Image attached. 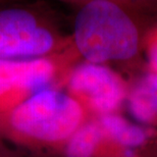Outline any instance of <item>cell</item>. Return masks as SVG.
<instances>
[{
  "instance_id": "cell-1",
  "label": "cell",
  "mask_w": 157,
  "mask_h": 157,
  "mask_svg": "<svg viewBox=\"0 0 157 157\" xmlns=\"http://www.w3.org/2000/svg\"><path fill=\"white\" fill-rule=\"evenodd\" d=\"M76 47L88 62L128 60L139 50V32L117 3L92 0L82 6L75 21Z\"/></svg>"
},
{
  "instance_id": "cell-2",
  "label": "cell",
  "mask_w": 157,
  "mask_h": 157,
  "mask_svg": "<svg viewBox=\"0 0 157 157\" xmlns=\"http://www.w3.org/2000/svg\"><path fill=\"white\" fill-rule=\"evenodd\" d=\"M85 108L70 94L44 89L15 105L8 117L15 134L43 143L67 141L84 124Z\"/></svg>"
},
{
  "instance_id": "cell-3",
  "label": "cell",
  "mask_w": 157,
  "mask_h": 157,
  "mask_svg": "<svg viewBox=\"0 0 157 157\" xmlns=\"http://www.w3.org/2000/svg\"><path fill=\"white\" fill-rule=\"evenodd\" d=\"M54 46L52 33L30 11L21 8L0 10V59L40 58Z\"/></svg>"
},
{
  "instance_id": "cell-4",
  "label": "cell",
  "mask_w": 157,
  "mask_h": 157,
  "mask_svg": "<svg viewBox=\"0 0 157 157\" xmlns=\"http://www.w3.org/2000/svg\"><path fill=\"white\" fill-rule=\"evenodd\" d=\"M68 90L82 105L100 114L113 113L125 97L121 77L103 64L85 62L68 78Z\"/></svg>"
},
{
  "instance_id": "cell-5",
  "label": "cell",
  "mask_w": 157,
  "mask_h": 157,
  "mask_svg": "<svg viewBox=\"0 0 157 157\" xmlns=\"http://www.w3.org/2000/svg\"><path fill=\"white\" fill-rule=\"evenodd\" d=\"M50 59H0V102L17 101L44 90L55 76Z\"/></svg>"
},
{
  "instance_id": "cell-6",
  "label": "cell",
  "mask_w": 157,
  "mask_h": 157,
  "mask_svg": "<svg viewBox=\"0 0 157 157\" xmlns=\"http://www.w3.org/2000/svg\"><path fill=\"white\" fill-rule=\"evenodd\" d=\"M97 121L105 139L118 146L125 148L138 147L143 145L148 138V133L144 128L114 113L102 115Z\"/></svg>"
},
{
  "instance_id": "cell-7",
  "label": "cell",
  "mask_w": 157,
  "mask_h": 157,
  "mask_svg": "<svg viewBox=\"0 0 157 157\" xmlns=\"http://www.w3.org/2000/svg\"><path fill=\"white\" fill-rule=\"evenodd\" d=\"M130 108L141 121H157V73H149L134 88L130 95Z\"/></svg>"
},
{
  "instance_id": "cell-8",
  "label": "cell",
  "mask_w": 157,
  "mask_h": 157,
  "mask_svg": "<svg viewBox=\"0 0 157 157\" xmlns=\"http://www.w3.org/2000/svg\"><path fill=\"white\" fill-rule=\"evenodd\" d=\"M105 140L98 121L84 122L67 140V157H94Z\"/></svg>"
},
{
  "instance_id": "cell-9",
  "label": "cell",
  "mask_w": 157,
  "mask_h": 157,
  "mask_svg": "<svg viewBox=\"0 0 157 157\" xmlns=\"http://www.w3.org/2000/svg\"><path fill=\"white\" fill-rule=\"evenodd\" d=\"M149 58H150V63H151V67L153 68L152 71L157 73V35L151 41V43H150Z\"/></svg>"
}]
</instances>
